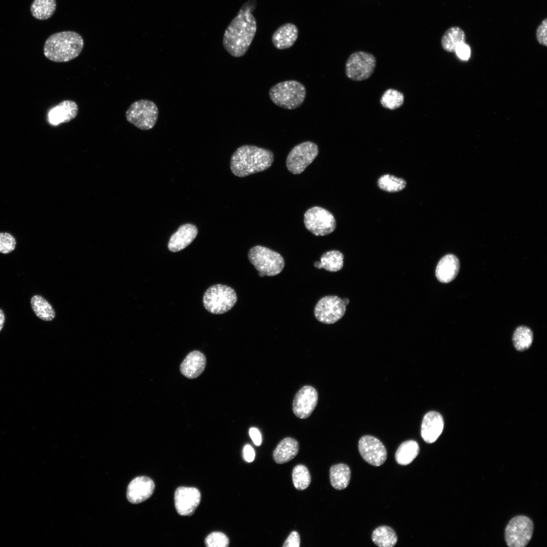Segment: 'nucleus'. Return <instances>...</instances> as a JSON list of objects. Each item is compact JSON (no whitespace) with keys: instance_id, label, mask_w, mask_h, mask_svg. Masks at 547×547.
I'll use <instances>...</instances> for the list:
<instances>
[{"instance_id":"obj_41","label":"nucleus","mask_w":547,"mask_h":547,"mask_svg":"<svg viewBox=\"0 0 547 547\" xmlns=\"http://www.w3.org/2000/svg\"><path fill=\"white\" fill-rule=\"evenodd\" d=\"M249 435L253 443L256 446L260 445L261 443V436L258 429L252 427L249 430Z\"/></svg>"},{"instance_id":"obj_10","label":"nucleus","mask_w":547,"mask_h":547,"mask_svg":"<svg viewBox=\"0 0 547 547\" xmlns=\"http://www.w3.org/2000/svg\"><path fill=\"white\" fill-rule=\"evenodd\" d=\"M304 223L306 229L316 236H326L336 228V220L332 213L320 207L308 209L304 214Z\"/></svg>"},{"instance_id":"obj_17","label":"nucleus","mask_w":547,"mask_h":547,"mask_svg":"<svg viewBox=\"0 0 547 547\" xmlns=\"http://www.w3.org/2000/svg\"><path fill=\"white\" fill-rule=\"evenodd\" d=\"M444 420L442 415L436 411H429L423 417L421 436L427 443L435 442L443 432Z\"/></svg>"},{"instance_id":"obj_26","label":"nucleus","mask_w":547,"mask_h":547,"mask_svg":"<svg viewBox=\"0 0 547 547\" xmlns=\"http://www.w3.org/2000/svg\"><path fill=\"white\" fill-rule=\"evenodd\" d=\"M419 452L418 443L414 440H408L403 442L397 449L395 459L398 464L406 465L413 461Z\"/></svg>"},{"instance_id":"obj_39","label":"nucleus","mask_w":547,"mask_h":547,"mask_svg":"<svg viewBox=\"0 0 547 547\" xmlns=\"http://www.w3.org/2000/svg\"><path fill=\"white\" fill-rule=\"evenodd\" d=\"M455 52L458 57L462 60H467L471 55L470 47L465 43L459 44L455 49Z\"/></svg>"},{"instance_id":"obj_35","label":"nucleus","mask_w":547,"mask_h":547,"mask_svg":"<svg viewBox=\"0 0 547 547\" xmlns=\"http://www.w3.org/2000/svg\"><path fill=\"white\" fill-rule=\"evenodd\" d=\"M208 547H227L229 545L228 537L220 532H213L208 535L205 540Z\"/></svg>"},{"instance_id":"obj_34","label":"nucleus","mask_w":547,"mask_h":547,"mask_svg":"<svg viewBox=\"0 0 547 547\" xmlns=\"http://www.w3.org/2000/svg\"><path fill=\"white\" fill-rule=\"evenodd\" d=\"M404 101V96L403 93L393 89L386 90L380 99L382 106L390 110H395L401 107Z\"/></svg>"},{"instance_id":"obj_28","label":"nucleus","mask_w":547,"mask_h":547,"mask_svg":"<svg viewBox=\"0 0 547 547\" xmlns=\"http://www.w3.org/2000/svg\"><path fill=\"white\" fill-rule=\"evenodd\" d=\"M465 34L460 27L453 26L449 28L443 34L441 44L444 50L448 52H455L456 48L460 44L465 43Z\"/></svg>"},{"instance_id":"obj_14","label":"nucleus","mask_w":547,"mask_h":547,"mask_svg":"<svg viewBox=\"0 0 547 547\" xmlns=\"http://www.w3.org/2000/svg\"><path fill=\"white\" fill-rule=\"evenodd\" d=\"M318 400L316 389L310 385H305L295 394L292 403L295 415L300 419L308 418L315 409Z\"/></svg>"},{"instance_id":"obj_27","label":"nucleus","mask_w":547,"mask_h":547,"mask_svg":"<svg viewBox=\"0 0 547 547\" xmlns=\"http://www.w3.org/2000/svg\"><path fill=\"white\" fill-rule=\"evenodd\" d=\"M31 308L41 320L51 321L55 317V311L51 304L42 296L33 295L30 300Z\"/></svg>"},{"instance_id":"obj_21","label":"nucleus","mask_w":547,"mask_h":547,"mask_svg":"<svg viewBox=\"0 0 547 547\" xmlns=\"http://www.w3.org/2000/svg\"><path fill=\"white\" fill-rule=\"evenodd\" d=\"M459 266V261L456 256L453 254L445 255L437 264L436 276L441 283H449L456 278Z\"/></svg>"},{"instance_id":"obj_32","label":"nucleus","mask_w":547,"mask_h":547,"mask_svg":"<svg viewBox=\"0 0 547 547\" xmlns=\"http://www.w3.org/2000/svg\"><path fill=\"white\" fill-rule=\"evenodd\" d=\"M406 181L403 178L388 174L382 175L377 181L380 189L392 193L402 190L406 187Z\"/></svg>"},{"instance_id":"obj_30","label":"nucleus","mask_w":547,"mask_h":547,"mask_svg":"<svg viewBox=\"0 0 547 547\" xmlns=\"http://www.w3.org/2000/svg\"><path fill=\"white\" fill-rule=\"evenodd\" d=\"M56 0H34L30 7L32 16L38 20H46L54 13Z\"/></svg>"},{"instance_id":"obj_18","label":"nucleus","mask_w":547,"mask_h":547,"mask_svg":"<svg viewBox=\"0 0 547 547\" xmlns=\"http://www.w3.org/2000/svg\"><path fill=\"white\" fill-rule=\"evenodd\" d=\"M78 113V106L74 101L65 100L52 108L48 113L49 123L54 126L66 123L74 119Z\"/></svg>"},{"instance_id":"obj_38","label":"nucleus","mask_w":547,"mask_h":547,"mask_svg":"<svg viewBox=\"0 0 547 547\" xmlns=\"http://www.w3.org/2000/svg\"><path fill=\"white\" fill-rule=\"evenodd\" d=\"M300 545L299 534L297 532L294 531L290 533L284 542L283 547H299Z\"/></svg>"},{"instance_id":"obj_16","label":"nucleus","mask_w":547,"mask_h":547,"mask_svg":"<svg viewBox=\"0 0 547 547\" xmlns=\"http://www.w3.org/2000/svg\"><path fill=\"white\" fill-rule=\"evenodd\" d=\"M155 488L154 482L146 476H139L129 483L127 491L128 501L133 504L141 503L152 494Z\"/></svg>"},{"instance_id":"obj_37","label":"nucleus","mask_w":547,"mask_h":547,"mask_svg":"<svg viewBox=\"0 0 547 547\" xmlns=\"http://www.w3.org/2000/svg\"><path fill=\"white\" fill-rule=\"evenodd\" d=\"M547 19L540 24L536 29V36L538 42L541 45L547 46Z\"/></svg>"},{"instance_id":"obj_13","label":"nucleus","mask_w":547,"mask_h":547,"mask_svg":"<svg viewBox=\"0 0 547 547\" xmlns=\"http://www.w3.org/2000/svg\"><path fill=\"white\" fill-rule=\"evenodd\" d=\"M358 449L363 459L373 466H380L386 459L387 451L384 445L373 436L366 435L361 438Z\"/></svg>"},{"instance_id":"obj_3","label":"nucleus","mask_w":547,"mask_h":547,"mask_svg":"<svg viewBox=\"0 0 547 547\" xmlns=\"http://www.w3.org/2000/svg\"><path fill=\"white\" fill-rule=\"evenodd\" d=\"M84 40L78 33L65 31L55 33L46 41L44 54L49 60L55 62H66L72 60L81 53Z\"/></svg>"},{"instance_id":"obj_24","label":"nucleus","mask_w":547,"mask_h":547,"mask_svg":"<svg viewBox=\"0 0 547 547\" xmlns=\"http://www.w3.org/2000/svg\"><path fill=\"white\" fill-rule=\"evenodd\" d=\"M351 472L349 466L344 463L333 465L329 470L330 483L337 490H343L348 485Z\"/></svg>"},{"instance_id":"obj_20","label":"nucleus","mask_w":547,"mask_h":547,"mask_svg":"<svg viewBox=\"0 0 547 547\" xmlns=\"http://www.w3.org/2000/svg\"><path fill=\"white\" fill-rule=\"evenodd\" d=\"M206 365L205 355L198 350L189 353L181 364L180 370L184 376L194 379L200 376L204 370Z\"/></svg>"},{"instance_id":"obj_29","label":"nucleus","mask_w":547,"mask_h":547,"mask_svg":"<svg viewBox=\"0 0 547 547\" xmlns=\"http://www.w3.org/2000/svg\"><path fill=\"white\" fill-rule=\"evenodd\" d=\"M372 540L379 547H393L396 544L398 538L393 528L387 526H381L373 531Z\"/></svg>"},{"instance_id":"obj_9","label":"nucleus","mask_w":547,"mask_h":547,"mask_svg":"<svg viewBox=\"0 0 547 547\" xmlns=\"http://www.w3.org/2000/svg\"><path fill=\"white\" fill-rule=\"evenodd\" d=\"M532 521L522 515L513 518L507 524L504 532L506 544L510 547H524L530 541L533 532Z\"/></svg>"},{"instance_id":"obj_40","label":"nucleus","mask_w":547,"mask_h":547,"mask_svg":"<svg viewBox=\"0 0 547 547\" xmlns=\"http://www.w3.org/2000/svg\"><path fill=\"white\" fill-rule=\"evenodd\" d=\"M244 457L245 460L250 462L254 460L255 458V451L250 445H246L243 449Z\"/></svg>"},{"instance_id":"obj_36","label":"nucleus","mask_w":547,"mask_h":547,"mask_svg":"<svg viewBox=\"0 0 547 547\" xmlns=\"http://www.w3.org/2000/svg\"><path fill=\"white\" fill-rule=\"evenodd\" d=\"M16 241L13 235L8 232L0 233V253L8 254L15 249Z\"/></svg>"},{"instance_id":"obj_33","label":"nucleus","mask_w":547,"mask_h":547,"mask_svg":"<svg viewBox=\"0 0 547 547\" xmlns=\"http://www.w3.org/2000/svg\"><path fill=\"white\" fill-rule=\"evenodd\" d=\"M292 481L295 488L298 490H304L309 485L311 476L308 468L303 464H298L293 469Z\"/></svg>"},{"instance_id":"obj_25","label":"nucleus","mask_w":547,"mask_h":547,"mask_svg":"<svg viewBox=\"0 0 547 547\" xmlns=\"http://www.w3.org/2000/svg\"><path fill=\"white\" fill-rule=\"evenodd\" d=\"M344 256L337 250H331L325 252L320 258V261L314 263L315 267L324 268L330 272H336L342 269L343 265Z\"/></svg>"},{"instance_id":"obj_15","label":"nucleus","mask_w":547,"mask_h":547,"mask_svg":"<svg viewBox=\"0 0 547 547\" xmlns=\"http://www.w3.org/2000/svg\"><path fill=\"white\" fill-rule=\"evenodd\" d=\"M200 491L194 487H179L174 494L175 506L181 516H191L201 501Z\"/></svg>"},{"instance_id":"obj_23","label":"nucleus","mask_w":547,"mask_h":547,"mask_svg":"<svg viewBox=\"0 0 547 547\" xmlns=\"http://www.w3.org/2000/svg\"><path fill=\"white\" fill-rule=\"evenodd\" d=\"M299 445L297 441L291 437L282 440L273 452V458L278 464L288 462L297 454Z\"/></svg>"},{"instance_id":"obj_5","label":"nucleus","mask_w":547,"mask_h":547,"mask_svg":"<svg viewBox=\"0 0 547 547\" xmlns=\"http://www.w3.org/2000/svg\"><path fill=\"white\" fill-rule=\"evenodd\" d=\"M248 257L260 277L277 275L283 270L285 266L284 259L280 254L260 245L251 248Z\"/></svg>"},{"instance_id":"obj_6","label":"nucleus","mask_w":547,"mask_h":547,"mask_svg":"<svg viewBox=\"0 0 547 547\" xmlns=\"http://www.w3.org/2000/svg\"><path fill=\"white\" fill-rule=\"evenodd\" d=\"M237 295L231 287L216 284L209 287L203 296V304L209 312L222 314L230 310L235 305Z\"/></svg>"},{"instance_id":"obj_42","label":"nucleus","mask_w":547,"mask_h":547,"mask_svg":"<svg viewBox=\"0 0 547 547\" xmlns=\"http://www.w3.org/2000/svg\"><path fill=\"white\" fill-rule=\"evenodd\" d=\"M5 322V315L2 309L0 308V332L2 330Z\"/></svg>"},{"instance_id":"obj_2","label":"nucleus","mask_w":547,"mask_h":547,"mask_svg":"<svg viewBox=\"0 0 547 547\" xmlns=\"http://www.w3.org/2000/svg\"><path fill=\"white\" fill-rule=\"evenodd\" d=\"M274 160V155L271 150L255 145H244L237 148L232 154L230 169L235 175L245 177L267 169Z\"/></svg>"},{"instance_id":"obj_12","label":"nucleus","mask_w":547,"mask_h":547,"mask_svg":"<svg viewBox=\"0 0 547 547\" xmlns=\"http://www.w3.org/2000/svg\"><path fill=\"white\" fill-rule=\"evenodd\" d=\"M319 153L318 145L311 141H305L294 146L286 159L288 170L294 174L301 173L315 160Z\"/></svg>"},{"instance_id":"obj_31","label":"nucleus","mask_w":547,"mask_h":547,"mask_svg":"<svg viewBox=\"0 0 547 547\" xmlns=\"http://www.w3.org/2000/svg\"><path fill=\"white\" fill-rule=\"evenodd\" d=\"M533 333L531 329L526 326H519L514 331L513 343L515 348L522 351L528 349L533 341Z\"/></svg>"},{"instance_id":"obj_4","label":"nucleus","mask_w":547,"mask_h":547,"mask_svg":"<svg viewBox=\"0 0 547 547\" xmlns=\"http://www.w3.org/2000/svg\"><path fill=\"white\" fill-rule=\"evenodd\" d=\"M269 96L276 105L283 108L294 109L303 102L306 96L304 85L295 80L280 82L269 90Z\"/></svg>"},{"instance_id":"obj_22","label":"nucleus","mask_w":547,"mask_h":547,"mask_svg":"<svg viewBox=\"0 0 547 547\" xmlns=\"http://www.w3.org/2000/svg\"><path fill=\"white\" fill-rule=\"evenodd\" d=\"M298 35V30L295 24L291 23H285L280 26L275 31L272 36L271 41L277 49H286L294 45Z\"/></svg>"},{"instance_id":"obj_7","label":"nucleus","mask_w":547,"mask_h":547,"mask_svg":"<svg viewBox=\"0 0 547 547\" xmlns=\"http://www.w3.org/2000/svg\"><path fill=\"white\" fill-rule=\"evenodd\" d=\"M159 110L157 105L147 99L132 103L126 112L128 122L142 130H150L157 123Z\"/></svg>"},{"instance_id":"obj_8","label":"nucleus","mask_w":547,"mask_h":547,"mask_svg":"<svg viewBox=\"0 0 547 547\" xmlns=\"http://www.w3.org/2000/svg\"><path fill=\"white\" fill-rule=\"evenodd\" d=\"M348 303L349 299L346 298L341 299L335 295L324 296L316 304L314 316L318 321L322 323H335L344 316Z\"/></svg>"},{"instance_id":"obj_1","label":"nucleus","mask_w":547,"mask_h":547,"mask_svg":"<svg viewBox=\"0 0 547 547\" xmlns=\"http://www.w3.org/2000/svg\"><path fill=\"white\" fill-rule=\"evenodd\" d=\"M256 6V0H248L245 3L225 30L223 46L233 57L244 55L252 42L256 32L257 24L252 12L255 9Z\"/></svg>"},{"instance_id":"obj_19","label":"nucleus","mask_w":547,"mask_h":547,"mask_svg":"<svg viewBox=\"0 0 547 547\" xmlns=\"http://www.w3.org/2000/svg\"><path fill=\"white\" fill-rule=\"evenodd\" d=\"M198 228L192 224L181 225L170 238L168 247L173 252L180 251L188 246L196 238Z\"/></svg>"},{"instance_id":"obj_11","label":"nucleus","mask_w":547,"mask_h":547,"mask_svg":"<svg viewBox=\"0 0 547 547\" xmlns=\"http://www.w3.org/2000/svg\"><path fill=\"white\" fill-rule=\"evenodd\" d=\"M376 65L375 57L371 54L358 51L350 55L345 63V73L350 79L361 81L373 74Z\"/></svg>"}]
</instances>
